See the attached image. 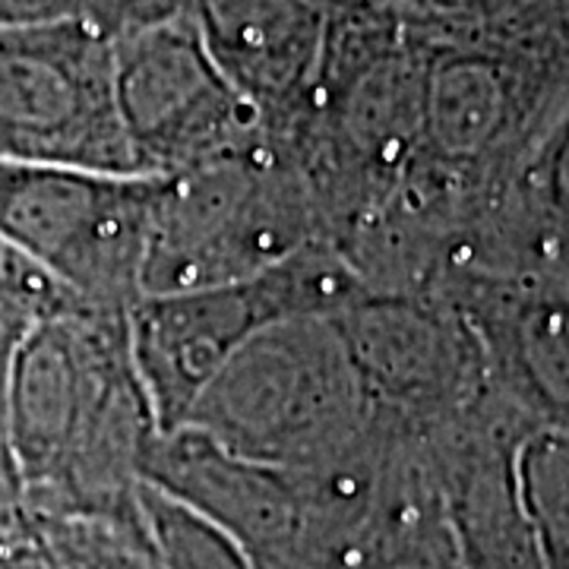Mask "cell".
I'll use <instances>...</instances> for the list:
<instances>
[{
  "mask_svg": "<svg viewBox=\"0 0 569 569\" xmlns=\"http://www.w3.org/2000/svg\"><path fill=\"white\" fill-rule=\"evenodd\" d=\"M127 313L77 307L41 320L10 361L7 443L22 500L102 509L140 488L159 437Z\"/></svg>",
  "mask_w": 569,
  "mask_h": 569,
  "instance_id": "cell-1",
  "label": "cell"
},
{
  "mask_svg": "<svg viewBox=\"0 0 569 569\" xmlns=\"http://www.w3.org/2000/svg\"><path fill=\"white\" fill-rule=\"evenodd\" d=\"M425 39L370 0L332 10L313 89L282 146L301 168L332 250L396 193L418 149Z\"/></svg>",
  "mask_w": 569,
  "mask_h": 569,
  "instance_id": "cell-2",
  "label": "cell"
},
{
  "mask_svg": "<svg viewBox=\"0 0 569 569\" xmlns=\"http://www.w3.org/2000/svg\"><path fill=\"white\" fill-rule=\"evenodd\" d=\"M313 244L326 238L310 187L266 133L231 156L159 174L140 298L244 282Z\"/></svg>",
  "mask_w": 569,
  "mask_h": 569,
  "instance_id": "cell-3",
  "label": "cell"
},
{
  "mask_svg": "<svg viewBox=\"0 0 569 569\" xmlns=\"http://www.w3.org/2000/svg\"><path fill=\"white\" fill-rule=\"evenodd\" d=\"M370 411L332 313H301L250 336L181 427L244 459L295 471L348 447Z\"/></svg>",
  "mask_w": 569,
  "mask_h": 569,
  "instance_id": "cell-4",
  "label": "cell"
},
{
  "mask_svg": "<svg viewBox=\"0 0 569 569\" xmlns=\"http://www.w3.org/2000/svg\"><path fill=\"white\" fill-rule=\"evenodd\" d=\"M361 288L332 247L313 244L244 282L140 298L127 310L130 351L159 430H178L209 380L263 326L336 313Z\"/></svg>",
  "mask_w": 569,
  "mask_h": 569,
  "instance_id": "cell-5",
  "label": "cell"
},
{
  "mask_svg": "<svg viewBox=\"0 0 569 569\" xmlns=\"http://www.w3.org/2000/svg\"><path fill=\"white\" fill-rule=\"evenodd\" d=\"M159 174H114L0 159V244L89 310L140 301L142 253Z\"/></svg>",
  "mask_w": 569,
  "mask_h": 569,
  "instance_id": "cell-6",
  "label": "cell"
},
{
  "mask_svg": "<svg viewBox=\"0 0 569 569\" xmlns=\"http://www.w3.org/2000/svg\"><path fill=\"white\" fill-rule=\"evenodd\" d=\"M0 159L140 174L114 102V41L80 22L0 26Z\"/></svg>",
  "mask_w": 569,
  "mask_h": 569,
  "instance_id": "cell-7",
  "label": "cell"
},
{
  "mask_svg": "<svg viewBox=\"0 0 569 569\" xmlns=\"http://www.w3.org/2000/svg\"><path fill=\"white\" fill-rule=\"evenodd\" d=\"M114 102L140 174H178L269 133L187 10L114 41Z\"/></svg>",
  "mask_w": 569,
  "mask_h": 569,
  "instance_id": "cell-8",
  "label": "cell"
},
{
  "mask_svg": "<svg viewBox=\"0 0 569 569\" xmlns=\"http://www.w3.org/2000/svg\"><path fill=\"white\" fill-rule=\"evenodd\" d=\"M373 411L418 433L447 425L490 392L481 348L437 291L361 288L332 313Z\"/></svg>",
  "mask_w": 569,
  "mask_h": 569,
  "instance_id": "cell-9",
  "label": "cell"
},
{
  "mask_svg": "<svg viewBox=\"0 0 569 569\" xmlns=\"http://www.w3.org/2000/svg\"><path fill=\"white\" fill-rule=\"evenodd\" d=\"M531 427L488 392L478 406L425 433L443 519L466 569H541L519 485V447Z\"/></svg>",
  "mask_w": 569,
  "mask_h": 569,
  "instance_id": "cell-10",
  "label": "cell"
},
{
  "mask_svg": "<svg viewBox=\"0 0 569 569\" xmlns=\"http://www.w3.org/2000/svg\"><path fill=\"white\" fill-rule=\"evenodd\" d=\"M342 0H187L209 58L282 140L305 111Z\"/></svg>",
  "mask_w": 569,
  "mask_h": 569,
  "instance_id": "cell-11",
  "label": "cell"
},
{
  "mask_svg": "<svg viewBox=\"0 0 569 569\" xmlns=\"http://www.w3.org/2000/svg\"><path fill=\"white\" fill-rule=\"evenodd\" d=\"M142 481L228 531L257 567L301 538V507L288 471L228 452L193 427L156 437Z\"/></svg>",
  "mask_w": 569,
  "mask_h": 569,
  "instance_id": "cell-12",
  "label": "cell"
},
{
  "mask_svg": "<svg viewBox=\"0 0 569 569\" xmlns=\"http://www.w3.org/2000/svg\"><path fill=\"white\" fill-rule=\"evenodd\" d=\"M58 569H168L140 512L36 519Z\"/></svg>",
  "mask_w": 569,
  "mask_h": 569,
  "instance_id": "cell-13",
  "label": "cell"
},
{
  "mask_svg": "<svg viewBox=\"0 0 569 569\" xmlns=\"http://www.w3.org/2000/svg\"><path fill=\"white\" fill-rule=\"evenodd\" d=\"M519 485L541 569H569V430L531 427L519 447Z\"/></svg>",
  "mask_w": 569,
  "mask_h": 569,
  "instance_id": "cell-14",
  "label": "cell"
},
{
  "mask_svg": "<svg viewBox=\"0 0 569 569\" xmlns=\"http://www.w3.org/2000/svg\"><path fill=\"white\" fill-rule=\"evenodd\" d=\"M140 509L168 569H257L253 557L228 531L146 481Z\"/></svg>",
  "mask_w": 569,
  "mask_h": 569,
  "instance_id": "cell-15",
  "label": "cell"
},
{
  "mask_svg": "<svg viewBox=\"0 0 569 569\" xmlns=\"http://www.w3.org/2000/svg\"><path fill=\"white\" fill-rule=\"evenodd\" d=\"M187 0H0V26L80 22L118 41L181 13Z\"/></svg>",
  "mask_w": 569,
  "mask_h": 569,
  "instance_id": "cell-16",
  "label": "cell"
},
{
  "mask_svg": "<svg viewBox=\"0 0 569 569\" xmlns=\"http://www.w3.org/2000/svg\"><path fill=\"white\" fill-rule=\"evenodd\" d=\"M0 569H58L26 507L0 516Z\"/></svg>",
  "mask_w": 569,
  "mask_h": 569,
  "instance_id": "cell-17",
  "label": "cell"
},
{
  "mask_svg": "<svg viewBox=\"0 0 569 569\" xmlns=\"http://www.w3.org/2000/svg\"><path fill=\"white\" fill-rule=\"evenodd\" d=\"M13 342L0 339V456H10V443H7V389H10V361H13Z\"/></svg>",
  "mask_w": 569,
  "mask_h": 569,
  "instance_id": "cell-18",
  "label": "cell"
},
{
  "mask_svg": "<svg viewBox=\"0 0 569 569\" xmlns=\"http://www.w3.org/2000/svg\"><path fill=\"white\" fill-rule=\"evenodd\" d=\"M22 507V490L20 478H17V468L10 456H0V516L13 512Z\"/></svg>",
  "mask_w": 569,
  "mask_h": 569,
  "instance_id": "cell-19",
  "label": "cell"
}]
</instances>
